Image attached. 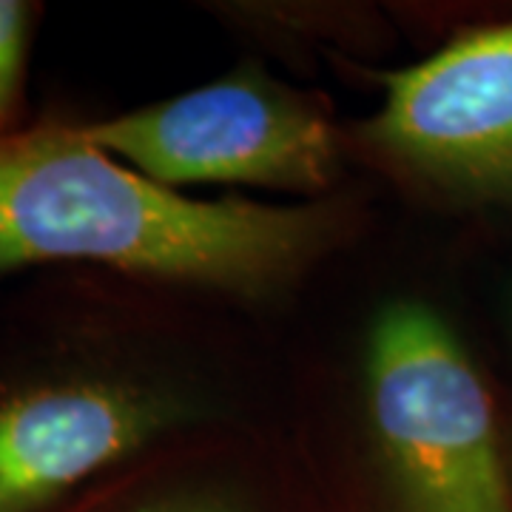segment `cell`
Instances as JSON below:
<instances>
[{"mask_svg": "<svg viewBox=\"0 0 512 512\" xmlns=\"http://www.w3.org/2000/svg\"><path fill=\"white\" fill-rule=\"evenodd\" d=\"M174 410L140 387L66 382L0 404V512H35L157 436Z\"/></svg>", "mask_w": 512, "mask_h": 512, "instance_id": "obj_5", "label": "cell"}, {"mask_svg": "<svg viewBox=\"0 0 512 512\" xmlns=\"http://www.w3.org/2000/svg\"><path fill=\"white\" fill-rule=\"evenodd\" d=\"M86 140L143 177L174 183L319 188L333 174L328 123L256 80H222L83 126Z\"/></svg>", "mask_w": 512, "mask_h": 512, "instance_id": "obj_3", "label": "cell"}, {"mask_svg": "<svg viewBox=\"0 0 512 512\" xmlns=\"http://www.w3.org/2000/svg\"><path fill=\"white\" fill-rule=\"evenodd\" d=\"M311 208L188 200L114 163L83 128L0 137V271L86 259L131 274L259 288L319 245Z\"/></svg>", "mask_w": 512, "mask_h": 512, "instance_id": "obj_1", "label": "cell"}, {"mask_svg": "<svg viewBox=\"0 0 512 512\" xmlns=\"http://www.w3.org/2000/svg\"><path fill=\"white\" fill-rule=\"evenodd\" d=\"M29 9L18 0H0V123L18 106Z\"/></svg>", "mask_w": 512, "mask_h": 512, "instance_id": "obj_6", "label": "cell"}, {"mask_svg": "<svg viewBox=\"0 0 512 512\" xmlns=\"http://www.w3.org/2000/svg\"><path fill=\"white\" fill-rule=\"evenodd\" d=\"M384 86L373 146L450 191L512 200V23L456 37Z\"/></svg>", "mask_w": 512, "mask_h": 512, "instance_id": "obj_4", "label": "cell"}, {"mask_svg": "<svg viewBox=\"0 0 512 512\" xmlns=\"http://www.w3.org/2000/svg\"><path fill=\"white\" fill-rule=\"evenodd\" d=\"M373 427L402 512H512L490 396L424 305H393L370 336Z\"/></svg>", "mask_w": 512, "mask_h": 512, "instance_id": "obj_2", "label": "cell"}, {"mask_svg": "<svg viewBox=\"0 0 512 512\" xmlns=\"http://www.w3.org/2000/svg\"><path fill=\"white\" fill-rule=\"evenodd\" d=\"M146 512H228L217 507V504H208V501H174V504H160V507H151Z\"/></svg>", "mask_w": 512, "mask_h": 512, "instance_id": "obj_7", "label": "cell"}]
</instances>
